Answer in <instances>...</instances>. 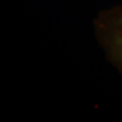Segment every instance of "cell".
Instances as JSON below:
<instances>
[{"label":"cell","instance_id":"obj_1","mask_svg":"<svg viewBox=\"0 0 122 122\" xmlns=\"http://www.w3.org/2000/svg\"><path fill=\"white\" fill-rule=\"evenodd\" d=\"M93 27L106 59L122 75V6L117 5L100 10Z\"/></svg>","mask_w":122,"mask_h":122}]
</instances>
